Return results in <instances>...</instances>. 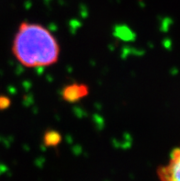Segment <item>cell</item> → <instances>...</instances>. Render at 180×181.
<instances>
[{
  "instance_id": "1",
  "label": "cell",
  "mask_w": 180,
  "mask_h": 181,
  "mask_svg": "<svg viewBox=\"0 0 180 181\" xmlns=\"http://www.w3.org/2000/svg\"><path fill=\"white\" fill-rule=\"evenodd\" d=\"M12 53L24 67H48L59 60L61 48L55 36L43 25L24 21L14 36Z\"/></svg>"
},
{
  "instance_id": "4",
  "label": "cell",
  "mask_w": 180,
  "mask_h": 181,
  "mask_svg": "<svg viewBox=\"0 0 180 181\" xmlns=\"http://www.w3.org/2000/svg\"><path fill=\"white\" fill-rule=\"evenodd\" d=\"M62 141V136L56 131H48L43 136V143L46 146L54 147L58 145Z\"/></svg>"
},
{
  "instance_id": "3",
  "label": "cell",
  "mask_w": 180,
  "mask_h": 181,
  "mask_svg": "<svg viewBox=\"0 0 180 181\" xmlns=\"http://www.w3.org/2000/svg\"><path fill=\"white\" fill-rule=\"evenodd\" d=\"M89 94V88L86 84L83 83H73L62 88V99L69 103H75Z\"/></svg>"
},
{
  "instance_id": "5",
  "label": "cell",
  "mask_w": 180,
  "mask_h": 181,
  "mask_svg": "<svg viewBox=\"0 0 180 181\" xmlns=\"http://www.w3.org/2000/svg\"><path fill=\"white\" fill-rule=\"evenodd\" d=\"M11 104V100L7 96H0V110H5Z\"/></svg>"
},
{
  "instance_id": "2",
  "label": "cell",
  "mask_w": 180,
  "mask_h": 181,
  "mask_svg": "<svg viewBox=\"0 0 180 181\" xmlns=\"http://www.w3.org/2000/svg\"><path fill=\"white\" fill-rule=\"evenodd\" d=\"M158 174L162 181H180V146L172 151L168 164L162 166Z\"/></svg>"
}]
</instances>
